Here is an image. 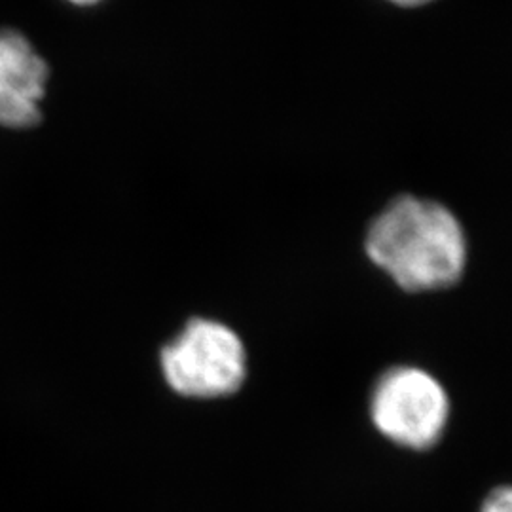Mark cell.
Wrapping results in <instances>:
<instances>
[{
	"label": "cell",
	"instance_id": "6da1fadb",
	"mask_svg": "<svg viewBox=\"0 0 512 512\" xmlns=\"http://www.w3.org/2000/svg\"><path fill=\"white\" fill-rule=\"evenodd\" d=\"M366 255L401 289L440 291L458 283L467 243L456 217L440 203L401 196L370 222Z\"/></svg>",
	"mask_w": 512,
	"mask_h": 512
},
{
	"label": "cell",
	"instance_id": "7a4b0ae2",
	"mask_svg": "<svg viewBox=\"0 0 512 512\" xmlns=\"http://www.w3.org/2000/svg\"><path fill=\"white\" fill-rule=\"evenodd\" d=\"M169 387L192 399H217L238 391L247 376V353L238 334L211 319H192L162 349Z\"/></svg>",
	"mask_w": 512,
	"mask_h": 512
},
{
	"label": "cell",
	"instance_id": "3957f363",
	"mask_svg": "<svg viewBox=\"0 0 512 512\" xmlns=\"http://www.w3.org/2000/svg\"><path fill=\"white\" fill-rule=\"evenodd\" d=\"M370 416L385 439L412 450H427L444 435L450 401L429 372L414 366L387 370L372 391Z\"/></svg>",
	"mask_w": 512,
	"mask_h": 512
},
{
	"label": "cell",
	"instance_id": "277c9868",
	"mask_svg": "<svg viewBox=\"0 0 512 512\" xmlns=\"http://www.w3.org/2000/svg\"><path fill=\"white\" fill-rule=\"evenodd\" d=\"M50 78L48 63L18 31L0 29V126L31 128L40 122Z\"/></svg>",
	"mask_w": 512,
	"mask_h": 512
},
{
	"label": "cell",
	"instance_id": "5b68a950",
	"mask_svg": "<svg viewBox=\"0 0 512 512\" xmlns=\"http://www.w3.org/2000/svg\"><path fill=\"white\" fill-rule=\"evenodd\" d=\"M480 512H512V486L495 488L482 503Z\"/></svg>",
	"mask_w": 512,
	"mask_h": 512
},
{
	"label": "cell",
	"instance_id": "8992f818",
	"mask_svg": "<svg viewBox=\"0 0 512 512\" xmlns=\"http://www.w3.org/2000/svg\"><path fill=\"white\" fill-rule=\"evenodd\" d=\"M393 4H399V6H421V4H427L431 0H389Z\"/></svg>",
	"mask_w": 512,
	"mask_h": 512
},
{
	"label": "cell",
	"instance_id": "52a82bcc",
	"mask_svg": "<svg viewBox=\"0 0 512 512\" xmlns=\"http://www.w3.org/2000/svg\"><path fill=\"white\" fill-rule=\"evenodd\" d=\"M67 2L76 4V6H95V4H99V2H103V0H67Z\"/></svg>",
	"mask_w": 512,
	"mask_h": 512
}]
</instances>
